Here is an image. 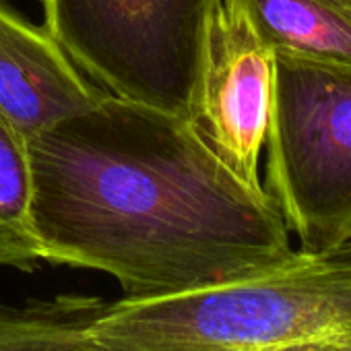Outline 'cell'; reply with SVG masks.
<instances>
[{
    "label": "cell",
    "mask_w": 351,
    "mask_h": 351,
    "mask_svg": "<svg viewBox=\"0 0 351 351\" xmlns=\"http://www.w3.org/2000/svg\"><path fill=\"white\" fill-rule=\"evenodd\" d=\"M29 157L42 261L101 271L124 300L228 283L295 254L269 193L176 114L106 93L32 136Z\"/></svg>",
    "instance_id": "obj_1"
},
{
    "label": "cell",
    "mask_w": 351,
    "mask_h": 351,
    "mask_svg": "<svg viewBox=\"0 0 351 351\" xmlns=\"http://www.w3.org/2000/svg\"><path fill=\"white\" fill-rule=\"evenodd\" d=\"M91 330L112 351H351V256L295 250L228 283L122 298Z\"/></svg>",
    "instance_id": "obj_2"
},
{
    "label": "cell",
    "mask_w": 351,
    "mask_h": 351,
    "mask_svg": "<svg viewBox=\"0 0 351 351\" xmlns=\"http://www.w3.org/2000/svg\"><path fill=\"white\" fill-rule=\"evenodd\" d=\"M265 191L304 252L351 232V64L275 52Z\"/></svg>",
    "instance_id": "obj_3"
},
{
    "label": "cell",
    "mask_w": 351,
    "mask_h": 351,
    "mask_svg": "<svg viewBox=\"0 0 351 351\" xmlns=\"http://www.w3.org/2000/svg\"><path fill=\"white\" fill-rule=\"evenodd\" d=\"M211 0H42L44 27L108 95L191 118Z\"/></svg>",
    "instance_id": "obj_4"
},
{
    "label": "cell",
    "mask_w": 351,
    "mask_h": 351,
    "mask_svg": "<svg viewBox=\"0 0 351 351\" xmlns=\"http://www.w3.org/2000/svg\"><path fill=\"white\" fill-rule=\"evenodd\" d=\"M273 62L275 52L244 0H211L189 120L254 191H265L258 159L269 126Z\"/></svg>",
    "instance_id": "obj_5"
},
{
    "label": "cell",
    "mask_w": 351,
    "mask_h": 351,
    "mask_svg": "<svg viewBox=\"0 0 351 351\" xmlns=\"http://www.w3.org/2000/svg\"><path fill=\"white\" fill-rule=\"evenodd\" d=\"M95 87L46 32L0 0V112L27 138L95 106Z\"/></svg>",
    "instance_id": "obj_6"
},
{
    "label": "cell",
    "mask_w": 351,
    "mask_h": 351,
    "mask_svg": "<svg viewBox=\"0 0 351 351\" xmlns=\"http://www.w3.org/2000/svg\"><path fill=\"white\" fill-rule=\"evenodd\" d=\"M273 52L351 64V0H244Z\"/></svg>",
    "instance_id": "obj_7"
},
{
    "label": "cell",
    "mask_w": 351,
    "mask_h": 351,
    "mask_svg": "<svg viewBox=\"0 0 351 351\" xmlns=\"http://www.w3.org/2000/svg\"><path fill=\"white\" fill-rule=\"evenodd\" d=\"M95 295H56L0 304V351H112L91 330L106 308Z\"/></svg>",
    "instance_id": "obj_8"
},
{
    "label": "cell",
    "mask_w": 351,
    "mask_h": 351,
    "mask_svg": "<svg viewBox=\"0 0 351 351\" xmlns=\"http://www.w3.org/2000/svg\"><path fill=\"white\" fill-rule=\"evenodd\" d=\"M29 138L0 112V267L34 273L42 261L32 223Z\"/></svg>",
    "instance_id": "obj_9"
},
{
    "label": "cell",
    "mask_w": 351,
    "mask_h": 351,
    "mask_svg": "<svg viewBox=\"0 0 351 351\" xmlns=\"http://www.w3.org/2000/svg\"><path fill=\"white\" fill-rule=\"evenodd\" d=\"M328 254H335V256H351V232L343 238V242L335 248V250H330Z\"/></svg>",
    "instance_id": "obj_10"
}]
</instances>
